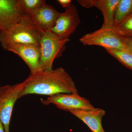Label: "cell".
<instances>
[{
    "label": "cell",
    "instance_id": "6da1fadb",
    "mask_svg": "<svg viewBox=\"0 0 132 132\" xmlns=\"http://www.w3.org/2000/svg\"><path fill=\"white\" fill-rule=\"evenodd\" d=\"M23 82L20 98L29 94L49 97L59 94L78 93L75 82L62 67L30 74Z\"/></svg>",
    "mask_w": 132,
    "mask_h": 132
},
{
    "label": "cell",
    "instance_id": "7c38bea8",
    "mask_svg": "<svg viewBox=\"0 0 132 132\" xmlns=\"http://www.w3.org/2000/svg\"><path fill=\"white\" fill-rule=\"evenodd\" d=\"M83 121L93 132H105L102 124V118L105 111L100 108L93 110H75L70 112Z\"/></svg>",
    "mask_w": 132,
    "mask_h": 132
},
{
    "label": "cell",
    "instance_id": "ac0fdd59",
    "mask_svg": "<svg viewBox=\"0 0 132 132\" xmlns=\"http://www.w3.org/2000/svg\"><path fill=\"white\" fill-rule=\"evenodd\" d=\"M57 1L62 7L64 8L65 9L69 7L72 4V1L71 0H58Z\"/></svg>",
    "mask_w": 132,
    "mask_h": 132
},
{
    "label": "cell",
    "instance_id": "d6986e66",
    "mask_svg": "<svg viewBox=\"0 0 132 132\" xmlns=\"http://www.w3.org/2000/svg\"><path fill=\"white\" fill-rule=\"evenodd\" d=\"M0 132H5L4 126L1 120H0Z\"/></svg>",
    "mask_w": 132,
    "mask_h": 132
},
{
    "label": "cell",
    "instance_id": "3957f363",
    "mask_svg": "<svg viewBox=\"0 0 132 132\" xmlns=\"http://www.w3.org/2000/svg\"><path fill=\"white\" fill-rule=\"evenodd\" d=\"M69 41V39H60L50 31L42 35L40 43V65L42 71L53 70L54 60L62 56Z\"/></svg>",
    "mask_w": 132,
    "mask_h": 132
},
{
    "label": "cell",
    "instance_id": "2e32d148",
    "mask_svg": "<svg viewBox=\"0 0 132 132\" xmlns=\"http://www.w3.org/2000/svg\"><path fill=\"white\" fill-rule=\"evenodd\" d=\"M113 29L120 37L132 36V13Z\"/></svg>",
    "mask_w": 132,
    "mask_h": 132
},
{
    "label": "cell",
    "instance_id": "8992f818",
    "mask_svg": "<svg viewBox=\"0 0 132 132\" xmlns=\"http://www.w3.org/2000/svg\"><path fill=\"white\" fill-rule=\"evenodd\" d=\"M41 102L45 105L53 104L57 108L71 112L75 110H93L95 109L89 100L81 97L79 93H62L41 99Z\"/></svg>",
    "mask_w": 132,
    "mask_h": 132
},
{
    "label": "cell",
    "instance_id": "5bb4252c",
    "mask_svg": "<svg viewBox=\"0 0 132 132\" xmlns=\"http://www.w3.org/2000/svg\"><path fill=\"white\" fill-rule=\"evenodd\" d=\"M20 7L24 14L30 15L46 3L44 0H19Z\"/></svg>",
    "mask_w": 132,
    "mask_h": 132
},
{
    "label": "cell",
    "instance_id": "9a60e30c",
    "mask_svg": "<svg viewBox=\"0 0 132 132\" xmlns=\"http://www.w3.org/2000/svg\"><path fill=\"white\" fill-rule=\"evenodd\" d=\"M111 55L127 68L132 70V53L114 50H106Z\"/></svg>",
    "mask_w": 132,
    "mask_h": 132
},
{
    "label": "cell",
    "instance_id": "e0dca14e",
    "mask_svg": "<svg viewBox=\"0 0 132 132\" xmlns=\"http://www.w3.org/2000/svg\"><path fill=\"white\" fill-rule=\"evenodd\" d=\"M120 38L124 44L132 53V36L120 37Z\"/></svg>",
    "mask_w": 132,
    "mask_h": 132
},
{
    "label": "cell",
    "instance_id": "8fae6325",
    "mask_svg": "<svg viewBox=\"0 0 132 132\" xmlns=\"http://www.w3.org/2000/svg\"><path fill=\"white\" fill-rule=\"evenodd\" d=\"M119 0H79L77 2L83 7H94L100 10L104 17L102 27L113 28L114 16L116 5Z\"/></svg>",
    "mask_w": 132,
    "mask_h": 132
},
{
    "label": "cell",
    "instance_id": "5b68a950",
    "mask_svg": "<svg viewBox=\"0 0 132 132\" xmlns=\"http://www.w3.org/2000/svg\"><path fill=\"white\" fill-rule=\"evenodd\" d=\"M23 81L13 85L0 86V120L5 132H10V125L15 104L20 98L23 87Z\"/></svg>",
    "mask_w": 132,
    "mask_h": 132
},
{
    "label": "cell",
    "instance_id": "52a82bcc",
    "mask_svg": "<svg viewBox=\"0 0 132 132\" xmlns=\"http://www.w3.org/2000/svg\"><path fill=\"white\" fill-rule=\"evenodd\" d=\"M80 22L78 10L73 4L60 13L50 31L61 40L69 39Z\"/></svg>",
    "mask_w": 132,
    "mask_h": 132
},
{
    "label": "cell",
    "instance_id": "277c9868",
    "mask_svg": "<svg viewBox=\"0 0 132 132\" xmlns=\"http://www.w3.org/2000/svg\"><path fill=\"white\" fill-rule=\"evenodd\" d=\"M79 41L85 46L96 45L105 48L106 50L131 52L124 44L120 36L115 32L113 28L102 27L100 29L83 36Z\"/></svg>",
    "mask_w": 132,
    "mask_h": 132
},
{
    "label": "cell",
    "instance_id": "9c48e42d",
    "mask_svg": "<svg viewBox=\"0 0 132 132\" xmlns=\"http://www.w3.org/2000/svg\"><path fill=\"white\" fill-rule=\"evenodd\" d=\"M6 50L13 52L20 57L28 66L31 74L42 72L40 65V46L13 44L8 47Z\"/></svg>",
    "mask_w": 132,
    "mask_h": 132
},
{
    "label": "cell",
    "instance_id": "4fadbf2b",
    "mask_svg": "<svg viewBox=\"0 0 132 132\" xmlns=\"http://www.w3.org/2000/svg\"><path fill=\"white\" fill-rule=\"evenodd\" d=\"M132 13V0H119L114 11V27Z\"/></svg>",
    "mask_w": 132,
    "mask_h": 132
},
{
    "label": "cell",
    "instance_id": "30bf717a",
    "mask_svg": "<svg viewBox=\"0 0 132 132\" xmlns=\"http://www.w3.org/2000/svg\"><path fill=\"white\" fill-rule=\"evenodd\" d=\"M60 13L53 6L46 3L29 17L33 24L43 35L50 31Z\"/></svg>",
    "mask_w": 132,
    "mask_h": 132
},
{
    "label": "cell",
    "instance_id": "ba28073f",
    "mask_svg": "<svg viewBox=\"0 0 132 132\" xmlns=\"http://www.w3.org/2000/svg\"><path fill=\"white\" fill-rule=\"evenodd\" d=\"M25 15L22 12L19 0H0V32L9 30Z\"/></svg>",
    "mask_w": 132,
    "mask_h": 132
},
{
    "label": "cell",
    "instance_id": "7a4b0ae2",
    "mask_svg": "<svg viewBox=\"0 0 132 132\" xmlns=\"http://www.w3.org/2000/svg\"><path fill=\"white\" fill-rule=\"evenodd\" d=\"M42 35L31 21L29 15H26L9 30L0 32V44L5 50L13 44L40 46Z\"/></svg>",
    "mask_w": 132,
    "mask_h": 132
}]
</instances>
